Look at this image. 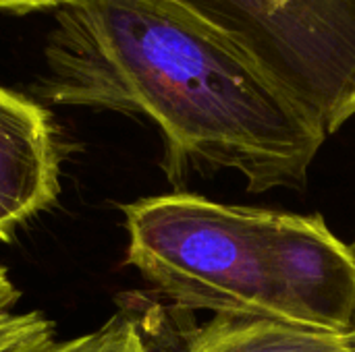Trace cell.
<instances>
[{
    "instance_id": "1",
    "label": "cell",
    "mask_w": 355,
    "mask_h": 352,
    "mask_svg": "<svg viewBox=\"0 0 355 352\" xmlns=\"http://www.w3.org/2000/svg\"><path fill=\"white\" fill-rule=\"evenodd\" d=\"M52 104L148 116L173 185L235 170L250 193L302 189L327 135L220 31L175 0H67L46 44Z\"/></svg>"
},
{
    "instance_id": "2",
    "label": "cell",
    "mask_w": 355,
    "mask_h": 352,
    "mask_svg": "<svg viewBox=\"0 0 355 352\" xmlns=\"http://www.w3.org/2000/svg\"><path fill=\"white\" fill-rule=\"evenodd\" d=\"M121 212L125 263L173 305L283 322L264 261V210L177 191L123 203Z\"/></svg>"
},
{
    "instance_id": "3",
    "label": "cell",
    "mask_w": 355,
    "mask_h": 352,
    "mask_svg": "<svg viewBox=\"0 0 355 352\" xmlns=\"http://www.w3.org/2000/svg\"><path fill=\"white\" fill-rule=\"evenodd\" d=\"M229 37L327 137L355 116V0H175Z\"/></svg>"
},
{
    "instance_id": "4",
    "label": "cell",
    "mask_w": 355,
    "mask_h": 352,
    "mask_svg": "<svg viewBox=\"0 0 355 352\" xmlns=\"http://www.w3.org/2000/svg\"><path fill=\"white\" fill-rule=\"evenodd\" d=\"M264 261L272 301L287 324L352 338L355 251L320 214L264 210Z\"/></svg>"
},
{
    "instance_id": "5",
    "label": "cell",
    "mask_w": 355,
    "mask_h": 352,
    "mask_svg": "<svg viewBox=\"0 0 355 352\" xmlns=\"http://www.w3.org/2000/svg\"><path fill=\"white\" fill-rule=\"evenodd\" d=\"M60 154L50 112L0 87V241L58 197Z\"/></svg>"
},
{
    "instance_id": "6",
    "label": "cell",
    "mask_w": 355,
    "mask_h": 352,
    "mask_svg": "<svg viewBox=\"0 0 355 352\" xmlns=\"http://www.w3.org/2000/svg\"><path fill=\"white\" fill-rule=\"evenodd\" d=\"M148 352H355L349 338L268 317L214 315L189 332L179 351Z\"/></svg>"
},
{
    "instance_id": "7",
    "label": "cell",
    "mask_w": 355,
    "mask_h": 352,
    "mask_svg": "<svg viewBox=\"0 0 355 352\" xmlns=\"http://www.w3.org/2000/svg\"><path fill=\"white\" fill-rule=\"evenodd\" d=\"M8 352H148L137 319L129 311L114 313L102 328L71 340H37Z\"/></svg>"
},
{
    "instance_id": "8",
    "label": "cell",
    "mask_w": 355,
    "mask_h": 352,
    "mask_svg": "<svg viewBox=\"0 0 355 352\" xmlns=\"http://www.w3.org/2000/svg\"><path fill=\"white\" fill-rule=\"evenodd\" d=\"M19 301L15 284L0 286V352H8L27 342L54 338V324L37 311L12 313Z\"/></svg>"
},
{
    "instance_id": "9",
    "label": "cell",
    "mask_w": 355,
    "mask_h": 352,
    "mask_svg": "<svg viewBox=\"0 0 355 352\" xmlns=\"http://www.w3.org/2000/svg\"><path fill=\"white\" fill-rule=\"evenodd\" d=\"M64 2L67 0H0V10L25 15V12H35V10H56Z\"/></svg>"
},
{
    "instance_id": "10",
    "label": "cell",
    "mask_w": 355,
    "mask_h": 352,
    "mask_svg": "<svg viewBox=\"0 0 355 352\" xmlns=\"http://www.w3.org/2000/svg\"><path fill=\"white\" fill-rule=\"evenodd\" d=\"M352 247H354V251H355V243H354V245H352ZM349 342H352V346H354V351H355V332H354V334H352Z\"/></svg>"
}]
</instances>
